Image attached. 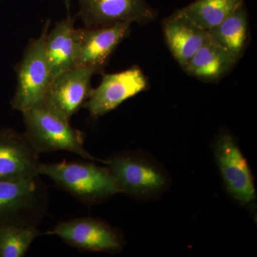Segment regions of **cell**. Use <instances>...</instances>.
<instances>
[{"label":"cell","instance_id":"cell-1","mask_svg":"<svg viewBox=\"0 0 257 257\" xmlns=\"http://www.w3.org/2000/svg\"><path fill=\"white\" fill-rule=\"evenodd\" d=\"M120 193L139 201L158 199L170 188L171 179L164 166L142 151H124L104 161Z\"/></svg>","mask_w":257,"mask_h":257},{"label":"cell","instance_id":"cell-2","mask_svg":"<svg viewBox=\"0 0 257 257\" xmlns=\"http://www.w3.org/2000/svg\"><path fill=\"white\" fill-rule=\"evenodd\" d=\"M25 135L37 153L67 151L85 160L104 161L92 156L84 147V134L74 128L43 99L23 112Z\"/></svg>","mask_w":257,"mask_h":257},{"label":"cell","instance_id":"cell-3","mask_svg":"<svg viewBox=\"0 0 257 257\" xmlns=\"http://www.w3.org/2000/svg\"><path fill=\"white\" fill-rule=\"evenodd\" d=\"M39 172L86 205L100 204L120 193L108 167L93 161L41 163Z\"/></svg>","mask_w":257,"mask_h":257},{"label":"cell","instance_id":"cell-4","mask_svg":"<svg viewBox=\"0 0 257 257\" xmlns=\"http://www.w3.org/2000/svg\"><path fill=\"white\" fill-rule=\"evenodd\" d=\"M48 207V193L40 176L0 180V227L40 224Z\"/></svg>","mask_w":257,"mask_h":257},{"label":"cell","instance_id":"cell-5","mask_svg":"<svg viewBox=\"0 0 257 257\" xmlns=\"http://www.w3.org/2000/svg\"><path fill=\"white\" fill-rule=\"evenodd\" d=\"M50 20H47L41 35L29 42L16 67L17 88L10 101L13 109L24 112L45 97L50 84V73L45 42Z\"/></svg>","mask_w":257,"mask_h":257},{"label":"cell","instance_id":"cell-6","mask_svg":"<svg viewBox=\"0 0 257 257\" xmlns=\"http://www.w3.org/2000/svg\"><path fill=\"white\" fill-rule=\"evenodd\" d=\"M213 152L230 197L241 206L254 202L256 194L253 174L234 136L226 130L220 132L213 144Z\"/></svg>","mask_w":257,"mask_h":257},{"label":"cell","instance_id":"cell-7","mask_svg":"<svg viewBox=\"0 0 257 257\" xmlns=\"http://www.w3.org/2000/svg\"><path fill=\"white\" fill-rule=\"evenodd\" d=\"M46 234L57 235L69 246L89 252L118 253L126 243L121 230L96 217L62 221Z\"/></svg>","mask_w":257,"mask_h":257},{"label":"cell","instance_id":"cell-8","mask_svg":"<svg viewBox=\"0 0 257 257\" xmlns=\"http://www.w3.org/2000/svg\"><path fill=\"white\" fill-rule=\"evenodd\" d=\"M79 7L78 17L85 28L147 25L158 18V11L146 0H79Z\"/></svg>","mask_w":257,"mask_h":257},{"label":"cell","instance_id":"cell-9","mask_svg":"<svg viewBox=\"0 0 257 257\" xmlns=\"http://www.w3.org/2000/svg\"><path fill=\"white\" fill-rule=\"evenodd\" d=\"M148 82L143 71L133 67L117 73L105 74L82 108L92 117H99L114 110L126 99L146 90Z\"/></svg>","mask_w":257,"mask_h":257},{"label":"cell","instance_id":"cell-10","mask_svg":"<svg viewBox=\"0 0 257 257\" xmlns=\"http://www.w3.org/2000/svg\"><path fill=\"white\" fill-rule=\"evenodd\" d=\"M131 24L120 23L99 28H78V50L74 67H86L99 73L124 39Z\"/></svg>","mask_w":257,"mask_h":257},{"label":"cell","instance_id":"cell-11","mask_svg":"<svg viewBox=\"0 0 257 257\" xmlns=\"http://www.w3.org/2000/svg\"><path fill=\"white\" fill-rule=\"evenodd\" d=\"M94 71L86 67H74L52 80L43 100L64 119L70 121L83 107L93 88L91 79Z\"/></svg>","mask_w":257,"mask_h":257},{"label":"cell","instance_id":"cell-12","mask_svg":"<svg viewBox=\"0 0 257 257\" xmlns=\"http://www.w3.org/2000/svg\"><path fill=\"white\" fill-rule=\"evenodd\" d=\"M40 154L25 133L0 128V180H23L40 176Z\"/></svg>","mask_w":257,"mask_h":257},{"label":"cell","instance_id":"cell-13","mask_svg":"<svg viewBox=\"0 0 257 257\" xmlns=\"http://www.w3.org/2000/svg\"><path fill=\"white\" fill-rule=\"evenodd\" d=\"M162 30L169 50L182 69L209 40L207 31L199 28L179 10L164 20Z\"/></svg>","mask_w":257,"mask_h":257},{"label":"cell","instance_id":"cell-14","mask_svg":"<svg viewBox=\"0 0 257 257\" xmlns=\"http://www.w3.org/2000/svg\"><path fill=\"white\" fill-rule=\"evenodd\" d=\"M75 18H67L56 23L49 30L45 42L46 57L50 68V82L60 74L74 68L78 50V28Z\"/></svg>","mask_w":257,"mask_h":257},{"label":"cell","instance_id":"cell-15","mask_svg":"<svg viewBox=\"0 0 257 257\" xmlns=\"http://www.w3.org/2000/svg\"><path fill=\"white\" fill-rule=\"evenodd\" d=\"M237 61L209 40L195 52L183 69L200 80L216 82L229 73Z\"/></svg>","mask_w":257,"mask_h":257},{"label":"cell","instance_id":"cell-16","mask_svg":"<svg viewBox=\"0 0 257 257\" xmlns=\"http://www.w3.org/2000/svg\"><path fill=\"white\" fill-rule=\"evenodd\" d=\"M209 41L239 60L248 42V15L244 3L215 28L207 31Z\"/></svg>","mask_w":257,"mask_h":257},{"label":"cell","instance_id":"cell-17","mask_svg":"<svg viewBox=\"0 0 257 257\" xmlns=\"http://www.w3.org/2000/svg\"><path fill=\"white\" fill-rule=\"evenodd\" d=\"M243 0H195L178 10L202 30L215 28L243 4Z\"/></svg>","mask_w":257,"mask_h":257},{"label":"cell","instance_id":"cell-18","mask_svg":"<svg viewBox=\"0 0 257 257\" xmlns=\"http://www.w3.org/2000/svg\"><path fill=\"white\" fill-rule=\"evenodd\" d=\"M43 233L35 226L0 227V257H23L32 243Z\"/></svg>","mask_w":257,"mask_h":257},{"label":"cell","instance_id":"cell-19","mask_svg":"<svg viewBox=\"0 0 257 257\" xmlns=\"http://www.w3.org/2000/svg\"><path fill=\"white\" fill-rule=\"evenodd\" d=\"M64 3H65L66 7H67V10H69V8L71 7V3H72V0H64Z\"/></svg>","mask_w":257,"mask_h":257}]
</instances>
